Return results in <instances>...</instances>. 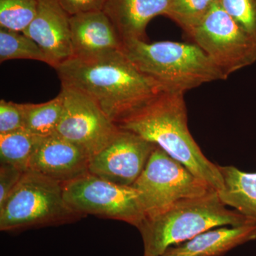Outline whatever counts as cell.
<instances>
[{"instance_id":"1","label":"cell","mask_w":256,"mask_h":256,"mask_svg":"<svg viewBox=\"0 0 256 256\" xmlns=\"http://www.w3.org/2000/svg\"><path fill=\"white\" fill-rule=\"evenodd\" d=\"M55 69L62 85L92 98L116 124L164 92L122 52L94 60L72 58Z\"/></svg>"},{"instance_id":"2","label":"cell","mask_w":256,"mask_h":256,"mask_svg":"<svg viewBox=\"0 0 256 256\" xmlns=\"http://www.w3.org/2000/svg\"><path fill=\"white\" fill-rule=\"evenodd\" d=\"M184 96L160 92L116 124L162 148L218 192L224 182L218 164L204 156L190 132Z\"/></svg>"},{"instance_id":"3","label":"cell","mask_w":256,"mask_h":256,"mask_svg":"<svg viewBox=\"0 0 256 256\" xmlns=\"http://www.w3.org/2000/svg\"><path fill=\"white\" fill-rule=\"evenodd\" d=\"M252 222H256L228 210L217 192L212 191L182 200L158 214L146 217L137 228L142 236L144 256H160L169 248L210 229Z\"/></svg>"},{"instance_id":"4","label":"cell","mask_w":256,"mask_h":256,"mask_svg":"<svg viewBox=\"0 0 256 256\" xmlns=\"http://www.w3.org/2000/svg\"><path fill=\"white\" fill-rule=\"evenodd\" d=\"M122 52L164 92L185 94L207 82L228 78L196 44L128 40L122 41Z\"/></svg>"},{"instance_id":"5","label":"cell","mask_w":256,"mask_h":256,"mask_svg":"<svg viewBox=\"0 0 256 256\" xmlns=\"http://www.w3.org/2000/svg\"><path fill=\"white\" fill-rule=\"evenodd\" d=\"M84 216L66 201L63 184L28 170L0 207V230L23 232L73 223Z\"/></svg>"},{"instance_id":"6","label":"cell","mask_w":256,"mask_h":256,"mask_svg":"<svg viewBox=\"0 0 256 256\" xmlns=\"http://www.w3.org/2000/svg\"><path fill=\"white\" fill-rule=\"evenodd\" d=\"M132 188L138 192L144 218L158 214L182 200L215 191L158 146Z\"/></svg>"},{"instance_id":"7","label":"cell","mask_w":256,"mask_h":256,"mask_svg":"<svg viewBox=\"0 0 256 256\" xmlns=\"http://www.w3.org/2000/svg\"><path fill=\"white\" fill-rule=\"evenodd\" d=\"M188 34L227 77L256 62V42L218 2Z\"/></svg>"},{"instance_id":"8","label":"cell","mask_w":256,"mask_h":256,"mask_svg":"<svg viewBox=\"0 0 256 256\" xmlns=\"http://www.w3.org/2000/svg\"><path fill=\"white\" fill-rule=\"evenodd\" d=\"M64 195L69 206L84 216L121 220L136 228L144 218L137 190L90 173L64 184Z\"/></svg>"},{"instance_id":"9","label":"cell","mask_w":256,"mask_h":256,"mask_svg":"<svg viewBox=\"0 0 256 256\" xmlns=\"http://www.w3.org/2000/svg\"><path fill=\"white\" fill-rule=\"evenodd\" d=\"M63 114L56 134L92 156L116 137L120 128L100 106L74 88L62 85Z\"/></svg>"},{"instance_id":"10","label":"cell","mask_w":256,"mask_h":256,"mask_svg":"<svg viewBox=\"0 0 256 256\" xmlns=\"http://www.w3.org/2000/svg\"><path fill=\"white\" fill-rule=\"evenodd\" d=\"M156 146L121 129L107 146L90 156L89 173L121 186H132L146 168Z\"/></svg>"},{"instance_id":"11","label":"cell","mask_w":256,"mask_h":256,"mask_svg":"<svg viewBox=\"0 0 256 256\" xmlns=\"http://www.w3.org/2000/svg\"><path fill=\"white\" fill-rule=\"evenodd\" d=\"M70 18L58 0H37L36 14L23 32L36 42L54 68L74 56Z\"/></svg>"},{"instance_id":"12","label":"cell","mask_w":256,"mask_h":256,"mask_svg":"<svg viewBox=\"0 0 256 256\" xmlns=\"http://www.w3.org/2000/svg\"><path fill=\"white\" fill-rule=\"evenodd\" d=\"M89 161L85 152L54 133L43 138L30 170L64 185L89 173Z\"/></svg>"},{"instance_id":"13","label":"cell","mask_w":256,"mask_h":256,"mask_svg":"<svg viewBox=\"0 0 256 256\" xmlns=\"http://www.w3.org/2000/svg\"><path fill=\"white\" fill-rule=\"evenodd\" d=\"M74 58L94 60L122 52V40L104 11L70 16Z\"/></svg>"},{"instance_id":"14","label":"cell","mask_w":256,"mask_h":256,"mask_svg":"<svg viewBox=\"0 0 256 256\" xmlns=\"http://www.w3.org/2000/svg\"><path fill=\"white\" fill-rule=\"evenodd\" d=\"M171 0H107L104 12L124 40H144L153 18L164 16Z\"/></svg>"},{"instance_id":"15","label":"cell","mask_w":256,"mask_h":256,"mask_svg":"<svg viewBox=\"0 0 256 256\" xmlns=\"http://www.w3.org/2000/svg\"><path fill=\"white\" fill-rule=\"evenodd\" d=\"M256 240V222L224 226L204 232L165 252L184 256H223L235 248Z\"/></svg>"},{"instance_id":"16","label":"cell","mask_w":256,"mask_h":256,"mask_svg":"<svg viewBox=\"0 0 256 256\" xmlns=\"http://www.w3.org/2000/svg\"><path fill=\"white\" fill-rule=\"evenodd\" d=\"M218 166L224 182L217 192L220 201L256 222V172H245L232 165Z\"/></svg>"},{"instance_id":"17","label":"cell","mask_w":256,"mask_h":256,"mask_svg":"<svg viewBox=\"0 0 256 256\" xmlns=\"http://www.w3.org/2000/svg\"><path fill=\"white\" fill-rule=\"evenodd\" d=\"M44 137L26 130L0 134L1 164L13 165L26 172L30 170L32 156Z\"/></svg>"},{"instance_id":"18","label":"cell","mask_w":256,"mask_h":256,"mask_svg":"<svg viewBox=\"0 0 256 256\" xmlns=\"http://www.w3.org/2000/svg\"><path fill=\"white\" fill-rule=\"evenodd\" d=\"M21 104L24 129L40 137L54 134L63 114V98L60 94L43 104Z\"/></svg>"},{"instance_id":"19","label":"cell","mask_w":256,"mask_h":256,"mask_svg":"<svg viewBox=\"0 0 256 256\" xmlns=\"http://www.w3.org/2000/svg\"><path fill=\"white\" fill-rule=\"evenodd\" d=\"M12 60H38L50 66L46 54L23 32L0 28V62Z\"/></svg>"},{"instance_id":"20","label":"cell","mask_w":256,"mask_h":256,"mask_svg":"<svg viewBox=\"0 0 256 256\" xmlns=\"http://www.w3.org/2000/svg\"><path fill=\"white\" fill-rule=\"evenodd\" d=\"M220 0H171L164 16L171 18L186 34Z\"/></svg>"},{"instance_id":"21","label":"cell","mask_w":256,"mask_h":256,"mask_svg":"<svg viewBox=\"0 0 256 256\" xmlns=\"http://www.w3.org/2000/svg\"><path fill=\"white\" fill-rule=\"evenodd\" d=\"M36 8L37 0H0V28L23 32Z\"/></svg>"},{"instance_id":"22","label":"cell","mask_w":256,"mask_h":256,"mask_svg":"<svg viewBox=\"0 0 256 256\" xmlns=\"http://www.w3.org/2000/svg\"><path fill=\"white\" fill-rule=\"evenodd\" d=\"M218 4L256 42V0H220Z\"/></svg>"},{"instance_id":"23","label":"cell","mask_w":256,"mask_h":256,"mask_svg":"<svg viewBox=\"0 0 256 256\" xmlns=\"http://www.w3.org/2000/svg\"><path fill=\"white\" fill-rule=\"evenodd\" d=\"M24 129V114L21 104L0 100V134Z\"/></svg>"},{"instance_id":"24","label":"cell","mask_w":256,"mask_h":256,"mask_svg":"<svg viewBox=\"0 0 256 256\" xmlns=\"http://www.w3.org/2000/svg\"><path fill=\"white\" fill-rule=\"evenodd\" d=\"M23 171L13 165H0V207L4 204L22 178Z\"/></svg>"},{"instance_id":"25","label":"cell","mask_w":256,"mask_h":256,"mask_svg":"<svg viewBox=\"0 0 256 256\" xmlns=\"http://www.w3.org/2000/svg\"><path fill=\"white\" fill-rule=\"evenodd\" d=\"M64 10L70 16L92 12L104 11L107 0H58Z\"/></svg>"},{"instance_id":"26","label":"cell","mask_w":256,"mask_h":256,"mask_svg":"<svg viewBox=\"0 0 256 256\" xmlns=\"http://www.w3.org/2000/svg\"><path fill=\"white\" fill-rule=\"evenodd\" d=\"M160 256H184L182 255H178V254H170V252H165L164 254Z\"/></svg>"}]
</instances>
